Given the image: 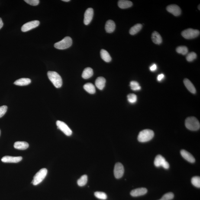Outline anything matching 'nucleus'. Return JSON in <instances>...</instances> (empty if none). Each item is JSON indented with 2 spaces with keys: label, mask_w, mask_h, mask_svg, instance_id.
Listing matches in <instances>:
<instances>
[{
  "label": "nucleus",
  "mask_w": 200,
  "mask_h": 200,
  "mask_svg": "<svg viewBox=\"0 0 200 200\" xmlns=\"http://www.w3.org/2000/svg\"><path fill=\"white\" fill-rule=\"evenodd\" d=\"M183 83H184L185 86L186 87L188 91L190 92L191 93L195 94L196 93V90L195 86L193 84L191 81L189 80L188 79L185 78L184 80Z\"/></svg>",
  "instance_id": "18"
},
{
  "label": "nucleus",
  "mask_w": 200,
  "mask_h": 200,
  "mask_svg": "<svg viewBox=\"0 0 200 200\" xmlns=\"http://www.w3.org/2000/svg\"><path fill=\"white\" fill-rule=\"evenodd\" d=\"M29 145L26 142L18 141L14 143V147L19 150H24L28 148Z\"/></svg>",
  "instance_id": "19"
},
{
  "label": "nucleus",
  "mask_w": 200,
  "mask_h": 200,
  "mask_svg": "<svg viewBox=\"0 0 200 200\" xmlns=\"http://www.w3.org/2000/svg\"><path fill=\"white\" fill-rule=\"evenodd\" d=\"M181 34L184 38L189 40L198 37L199 35L200 31L198 30L189 28L183 31Z\"/></svg>",
  "instance_id": "6"
},
{
  "label": "nucleus",
  "mask_w": 200,
  "mask_h": 200,
  "mask_svg": "<svg viewBox=\"0 0 200 200\" xmlns=\"http://www.w3.org/2000/svg\"><path fill=\"white\" fill-rule=\"evenodd\" d=\"M154 165L156 167L162 166L164 168L166 169L169 168L168 162L166 161L164 158L160 155H158L155 158Z\"/></svg>",
  "instance_id": "7"
},
{
  "label": "nucleus",
  "mask_w": 200,
  "mask_h": 200,
  "mask_svg": "<svg viewBox=\"0 0 200 200\" xmlns=\"http://www.w3.org/2000/svg\"><path fill=\"white\" fill-rule=\"evenodd\" d=\"M31 80L29 78H22L15 81L14 84L18 86H23L28 85L31 83Z\"/></svg>",
  "instance_id": "20"
},
{
  "label": "nucleus",
  "mask_w": 200,
  "mask_h": 200,
  "mask_svg": "<svg viewBox=\"0 0 200 200\" xmlns=\"http://www.w3.org/2000/svg\"><path fill=\"white\" fill-rule=\"evenodd\" d=\"M181 154L182 157L185 160L191 163H195V159L191 153L185 150H182L181 151Z\"/></svg>",
  "instance_id": "14"
},
{
  "label": "nucleus",
  "mask_w": 200,
  "mask_h": 200,
  "mask_svg": "<svg viewBox=\"0 0 200 200\" xmlns=\"http://www.w3.org/2000/svg\"><path fill=\"white\" fill-rule=\"evenodd\" d=\"M0 135H1V130H0Z\"/></svg>",
  "instance_id": "42"
},
{
  "label": "nucleus",
  "mask_w": 200,
  "mask_h": 200,
  "mask_svg": "<svg viewBox=\"0 0 200 200\" xmlns=\"http://www.w3.org/2000/svg\"><path fill=\"white\" fill-rule=\"evenodd\" d=\"M191 182L194 186L198 188H200V178L199 176H194L191 179Z\"/></svg>",
  "instance_id": "30"
},
{
  "label": "nucleus",
  "mask_w": 200,
  "mask_h": 200,
  "mask_svg": "<svg viewBox=\"0 0 200 200\" xmlns=\"http://www.w3.org/2000/svg\"><path fill=\"white\" fill-rule=\"evenodd\" d=\"M27 4L32 6H37L40 3L39 0H25L24 1Z\"/></svg>",
  "instance_id": "36"
},
{
  "label": "nucleus",
  "mask_w": 200,
  "mask_h": 200,
  "mask_svg": "<svg viewBox=\"0 0 200 200\" xmlns=\"http://www.w3.org/2000/svg\"><path fill=\"white\" fill-rule=\"evenodd\" d=\"M84 89L90 94H94L96 92L95 86L93 84L88 83L85 84L83 86Z\"/></svg>",
  "instance_id": "25"
},
{
  "label": "nucleus",
  "mask_w": 200,
  "mask_h": 200,
  "mask_svg": "<svg viewBox=\"0 0 200 200\" xmlns=\"http://www.w3.org/2000/svg\"><path fill=\"white\" fill-rule=\"evenodd\" d=\"M94 74L93 70L91 68L88 67L84 70L82 74V77L84 79H88Z\"/></svg>",
  "instance_id": "23"
},
{
  "label": "nucleus",
  "mask_w": 200,
  "mask_h": 200,
  "mask_svg": "<svg viewBox=\"0 0 200 200\" xmlns=\"http://www.w3.org/2000/svg\"><path fill=\"white\" fill-rule=\"evenodd\" d=\"M72 44V40L71 37H66L61 41L55 43L54 47L56 48L63 50L68 48L71 46Z\"/></svg>",
  "instance_id": "4"
},
{
  "label": "nucleus",
  "mask_w": 200,
  "mask_h": 200,
  "mask_svg": "<svg viewBox=\"0 0 200 200\" xmlns=\"http://www.w3.org/2000/svg\"><path fill=\"white\" fill-rule=\"evenodd\" d=\"M133 5L131 1H126V0H120L118 1V5L120 8L127 9L130 8Z\"/></svg>",
  "instance_id": "22"
},
{
  "label": "nucleus",
  "mask_w": 200,
  "mask_h": 200,
  "mask_svg": "<svg viewBox=\"0 0 200 200\" xmlns=\"http://www.w3.org/2000/svg\"><path fill=\"white\" fill-rule=\"evenodd\" d=\"M142 25L141 24H137L133 26L130 28L129 30V33L131 35H135L141 30Z\"/></svg>",
  "instance_id": "26"
},
{
  "label": "nucleus",
  "mask_w": 200,
  "mask_h": 200,
  "mask_svg": "<svg viewBox=\"0 0 200 200\" xmlns=\"http://www.w3.org/2000/svg\"><path fill=\"white\" fill-rule=\"evenodd\" d=\"M22 158L21 156H4L1 159V160L4 163H16L22 160Z\"/></svg>",
  "instance_id": "13"
},
{
  "label": "nucleus",
  "mask_w": 200,
  "mask_h": 200,
  "mask_svg": "<svg viewBox=\"0 0 200 200\" xmlns=\"http://www.w3.org/2000/svg\"><path fill=\"white\" fill-rule=\"evenodd\" d=\"M3 25L4 24L3 22L2 19L0 18V29L2 28Z\"/></svg>",
  "instance_id": "39"
},
{
  "label": "nucleus",
  "mask_w": 200,
  "mask_h": 200,
  "mask_svg": "<svg viewBox=\"0 0 200 200\" xmlns=\"http://www.w3.org/2000/svg\"><path fill=\"white\" fill-rule=\"evenodd\" d=\"M174 197L173 193L168 192L163 195L162 198L159 200H171L173 199Z\"/></svg>",
  "instance_id": "34"
},
{
  "label": "nucleus",
  "mask_w": 200,
  "mask_h": 200,
  "mask_svg": "<svg viewBox=\"0 0 200 200\" xmlns=\"http://www.w3.org/2000/svg\"><path fill=\"white\" fill-rule=\"evenodd\" d=\"M185 125L187 128L192 131L199 129L200 124L199 121L194 117H188L185 120Z\"/></svg>",
  "instance_id": "3"
},
{
  "label": "nucleus",
  "mask_w": 200,
  "mask_h": 200,
  "mask_svg": "<svg viewBox=\"0 0 200 200\" xmlns=\"http://www.w3.org/2000/svg\"><path fill=\"white\" fill-rule=\"evenodd\" d=\"M130 86L132 90L133 91H139L141 89V87L137 81H132L130 82Z\"/></svg>",
  "instance_id": "29"
},
{
  "label": "nucleus",
  "mask_w": 200,
  "mask_h": 200,
  "mask_svg": "<svg viewBox=\"0 0 200 200\" xmlns=\"http://www.w3.org/2000/svg\"><path fill=\"white\" fill-rule=\"evenodd\" d=\"M115 24L114 21L109 20L107 21L105 24V29L107 33H111L114 32L115 29Z\"/></svg>",
  "instance_id": "17"
},
{
  "label": "nucleus",
  "mask_w": 200,
  "mask_h": 200,
  "mask_svg": "<svg viewBox=\"0 0 200 200\" xmlns=\"http://www.w3.org/2000/svg\"><path fill=\"white\" fill-rule=\"evenodd\" d=\"M154 132L150 129H145L139 133L137 140L140 142H146L152 140L154 137Z\"/></svg>",
  "instance_id": "1"
},
{
  "label": "nucleus",
  "mask_w": 200,
  "mask_h": 200,
  "mask_svg": "<svg viewBox=\"0 0 200 200\" xmlns=\"http://www.w3.org/2000/svg\"><path fill=\"white\" fill-rule=\"evenodd\" d=\"M166 10L168 12L176 17L179 16L181 14L180 8L178 6L174 4L168 6L167 7Z\"/></svg>",
  "instance_id": "12"
},
{
  "label": "nucleus",
  "mask_w": 200,
  "mask_h": 200,
  "mask_svg": "<svg viewBox=\"0 0 200 200\" xmlns=\"http://www.w3.org/2000/svg\"><path fill=\"white\" fill-rule=\"evenodd\" d=\"M8 109V107L6 105L2 106L0 107V118L3 117L5 114Z\"/></svg>",
  "instance_id": "35"
},
{
  "label": "nucleus",
  "mask_w": 200,
  "mask_h": 200,
  "mask_svg": "<svg viewBox=\"0 0 200 200\" xmlns=\"http://www.w3.org/2000/svg\"><path fill=\"white\" fill-rule=\"evenodd\" d=\"M127 98L128 102L130 104H134L137 102V97L135 94H129L127 95Z\"/></svg>",
  "instance_id": "31"
},
{
  "label": "nucleus",
  "mask_w": 200,
  "mask_h": 200,
  "mask_svg": "<svg viewBox=\"0 0 200 200\" xmlns=\"http://www.w3.org/2000/svg\"><path fill=\"white\" fill-rule=\"evenodd\" d=\"M196 57L197 55L196 53H194V52H191V53H188L187 55L186 59L188 61L191 62L196 59Z\"/></svg>",
  "instance_id": "33"
},
{
  "label": "nucleus",
  "mask_w": 200,
  "mask_h": 200,
  "mask_svg": "<svg viewBox=\"0 0 200 200\" xmlns=\"http://www.w3.org/2000/svg\"><path fill=\"white\" fill-rule=\"evenodd\" d=\"M152 39L155 44L160 45L162 43V39L160 34L157 32L154 31L152 35Z\"/></svg>",
  "instance_id": "21"
},
{
  "label": "nucleus",
  "mask_w": 200,
  "mask_h": 200,
  "mask_svg": "<svg viewBox=\"0 0 200 200\" xmlns=\"http://www.w3.org/2000/svg\"><path fill=\"white\" fill-rule=\"evenodd\" d=\"M106 81L103 77H99L97 78L95 81V85L98 89L102 90L105 86Z\"/></svg>",
  "instance_id": "16"
},
{
  "label": "nucleus",
  "mask_w": 200,
  "mask_h": 200,
  "mask_svg": "<svg viewBox=\"0 0 200 200\" xmlns=\"http://www.w3.org/2000/svg\"><path fill=\"white\" fill-rule=\"evenodd\" d=\"M164 75L163 74H160L158 75L157 77V80L158 81H161L164 78Z\"/></svg>",
  "instance_id": "38"
},
{
  "label": "nucleus",
  "mask_w": 200,
  "mask_h": 200,
  "mask_svg": "<svg viewBox=\"0 0 200 200\" xmlns=\"http://www.w3.org/2000/svg\"><path fill=\"white\" fill-rule=\"evenodd\" d=\"M124 167L122 164L118 162L116 164L114 169V174L117 179H120L124 175Z\"/></svg>",
  "instance_id": "9"
},
{
  "label": "nucleus",
  "mask_w": 200,
  "mask_h": 200,
  "mask_svg": "<svg viewBox=\"0 0 200 200\" xmlns=\"http://www.w3.org/2000/svg\"><path fill=\"white\" fill-rule=\"evenodd\" d=\"M100 53H101V57L103 60L106 62H109L111 61L112 60L111 56L106 50L105 49H102Z\"/></svg>",
  "instance_id": "24"
},
{
  "label": "nucleus",
  "mask_w": 200,
  "mask_h": 200,
  "mask_svg": "<svg viewBox=\"0 0 200 200\" xmlns=\"http://www.w3.org/2000/svg\"><path fill=\"white\" fill-rule=\"evenodd\" d=\"M47 173V169L42 168L35 175L32 183L34 185H37L40 183L46 177Z\"/></svg>",
  "instance_id": "5"
},
{
  "label": "nucleus",
  "mask_w": 200,
  "mask_h": 200,
  "mask_svg": "<svg viewBox=\"0 0 200 200\" xmlns=\"http://www.w3.org/2000/svg\"><path fill=\"white\" fill-rule=\"evenodd\" d=\"M95 196L99 199L101 200L106 199L107 196L106 194L104 192H96L94 194Z\"/></svg>",
  "instance_id": "32"
},
{
  "label": "nucleus",
  "mask_w": 200,
  "mask_h": 200,
  "mask_svg": "<svg viewBox=\"0 0 200 200\" xmlns=\"http://www.w3.org/2000/svg\"><path fill=\"white\" fill-rule=\"evenodd\" d=\"M56 124L58 129L61 130L66 136H70L72 135V130L65 123L63 122L58 121L56 122Z\"/></svg>",
  "instance_id": "8"
},
{
  "label": "nucleus",
  "mask_w": 200,
  "mask_h": 200,
  "mask_svg": "<svg viewBox=\"0 0 200 200\" xmlns=\"http://www.w3.org/2000/svg\"><path fill=\"white\" fill-rule=\"evenodd\" d=\"M147 190L146 188H139L131 191L130 194L133 197H137L144 195L147 193Z\"/></svg>",
  "instance_id": "15"
},
{
  "label": "nucleus",
  "mask_w": 200,
  "mask_h": 200,
  "mask_svg": "<svg viewBox=\"0 0 200 200\" xmlns=\"http://www.w3.org/2000/svg\"><path fill=\"white\" fill-rule=\"evenodd\" d=\"M47 76L49 79L56 88H60L62 86V78L57 72L54 71L48 72Z\"/></svg>",
  "instance_id": "2"
},
{
  "label": "nucleus",
  "mask_w": 200,
  "mask_h": 200,
  "mask_svg": "<svg viewBox=\"0 0 200 200\" xmlns=\"http://www.w3.org/2000/svg\"><path fill=\"white\" fill-rule=\"evenodd\" d=\"M200 5H199V6H198V9H199V10H200Z\"/></svg>",
  "instance_id": "41"
},
{
  "label": "nucleus",
  "mask_w": 200,
  "mask_h": 200,
  "mask_svg": "<svg viewBox=\"0 0 200 200\" xmlns=\"http://www.w3.org/2000/svg\"><path fill=\"white\" fill-rule=\"evenodd\" d=\"M176 51L177 53L184 55L187 54L188 49L186 46H180L177 47Z\"/></svg>",
  "instance_id": "28"
},
{
  "label": "nucleus",
  "mask_w": 200,
  "mask_h": 200,
  "mask_svg": "<svg viewBox=\"0 0 200 200\" xmlns=\"http://www.w3.org/2000/svg\"><path fill=\"white\" fill-rule=\"evenodd\" d=\"M94 16V10L92 8H88L85 11L84 19V23L88 25L91 23Z\"/></svg>",
  "instance_id": "11"
},
{
  "label": "nucleus",
  "mask_w": 200,
  "mask_h": 200,
  "mask_svg": "<svg viewBox=\"0 0 200 200\" xmlns=\"http://www.w3.org/2000/svg\"><path fill=\"white\" fill-rule=\"evenodd\" d=\"M62 1H64V2H69L70 1V0H62Z\"/></svg>",
  "instance_id": "40"
},
{
  "label": "nucleus",
  "mask_w": 200,
  "mask_h": 200,
  "mask_svg": "<svg viewBox=\"0 0 200 200\" xmlns=\"http://www.w3.org/2000/svg\"><path fill=\"white\" fill-rule=\"evenodd\" d=\"M88 182V176L85 175L81 176L77 181V183L80 186H83L86 184Z\"/></svg>",
  "instance_id": "27"
},
{
  "label": "nucleus",
  "mask_w": 200,
  "mask_h": 200,
  "mask_svg": "<svg viewBox=\"0 0 200 200\" xmlns=\"http://www.w3.org/2000/svg\"><path fill=\"white\" fill-rule=\"evenodd\" d=\"M157 66L155 64H153L150 68V70L152 72H154L157 69Z\"/></svg>",
  "instance_id": "37"
},
{
  "label": "nucleus",
  "mask_w": 200,
  "mask_h": 200,
  "mask_svg": "<svg viewBox=\"0 0 200 200\" xmlns=\"http://www.w3.org/2000/svg\"><path fill=\"white\" fill-rule=\"evenodd\" d=\"M40 24V21L35 20L26 23L22 27L21 30L23 32L29 31L32 29L38 27Z\"/></svg>",
  "instance_id": "10"
}]
</instances>
